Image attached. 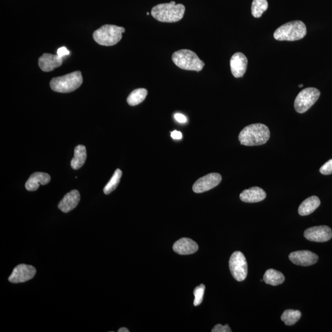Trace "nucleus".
I'll list each match as a JSON object with an SVG mask.
<instances>
[{
    "label": "nucleus",
    "mask_w": 332,
    "mask_h": 332,
    "mask_svg": "<svg viewBox=\"0 0 332 332\" xmlns=\"http://www.w3.org/2000/svg\"><path fill=\"white\" fill-rule=\"evenodd\" d=\"M270 131L265 124H252L241 130L239 140L241 145L245 146H262L268 141Z\"/></svg>",
    "instance_id": "obj_1"
},
{
    "label": "nucleus",
    "mask_w": 332,
    "mask_h": 332,
    "mask_svg": "<svg viewBox=\"0 0 332 332\" xmlns=\"http://www.w3.org/2000/svg\"><path fill=\"white\" fill-rule=\"evenodd\" d=\"M184 12L185 7L183 5L171 2L155 6L152 8L151 14L158 21L172 23L182 19Z\"/></svg>",
    "instance_id": "obj_2"
},
{
    "label": "nucleus",
    "mask_w": 332,
    "mask_h": 332,
    "mask_svg": "<svg viewBox=\"0 0 332 332\" xmlns=\"http://www.w3.org/2000/svg\"><path fill=\"white\" fill-rule=\"evenodd\" d=\"M307 33L306 25L302 21L288 22L277 28L274 33V38L278 41H294L304 38Z\"/></svg>",
    "instance_id": "obj_3"
},
{
    "label": "nucleus",
    "mask_w": 332,
    "mask_h": 332,
    "mask_svg": "<svg viewBox=\"0 0 332 332\" xmlns=\"http://www.w3.org/2000/svg\"><path fill=\"white\" fill-rule=\"evenodd\" d=\"M83 81L81 73L76 71L66 75L53 78L51 81L50 86L54 91L69 93L75 91L80 87Z\"/></svg>",
    "instance_id": "obj_4"
},
{
    "label": "nucleus",
    "mask_w": 332,
    "mask_h": 332,
    "mask_svg": "<svg viewBox=\"0 0 332 332\" xmlns=\"http://www.w3.org/2000/svg\"><path fill=\"white\" fill-rule=\"evenodd\" d=\"M124 32L123 27L105 25L93 32V38L96 42L102 46H114L121 41L122 34Z\"/></svg>",
    "instance_id": "obj_5"
},
{
    "label": "nucleus",
    "mask_w": 332,
    "mask_h": 332,
    "mask_svg": "<svg viewBox=\"0 0 332 332\" xmlns=\"http://www.w3.org/2000/svg\"><path fill=\"white\" fill-rule=\"evenodd\" d=\"M172 61L181 69L200 72L204 67L197 54L188 50H181L173 54Z\"/></svg>",
    "instance_id": "obj_6"
},
{
    "label": "nucleus",
    "mask_w": 332,
    "mask_h": 332,
    "mask_svg": "<svg viewBox=\"0 0 332 332\" xmlns=\"http://www.w3.org/2000/svg\"><path fill=\"white\" fill-rule=\"evenodd\" d=\"M319 90L314 87H308L301 91L295 99L294 107L297 112L304 113L316 103L320 97Z\"/></svg>",
    "instance_id": "obj_7"
},
{
    "label": "nucleus",
    "mask_w": 332,
    "mask_h": 332,
    "mask_svg": "<svg viewBox=\"0 0 332 332\" xmlns=\"http://www.w3.org/2000/svg\"><path fill=\"white\" fill-rule=\"evenodd\" d=\"M229 269L238 281H243L248 275V263L245 255L240 251L234 252L229 261Z\"/></svg>",
    "instance_id": "obj_8"
},
{
    "label": "nucleus",
    "mask_w": 332,
    "mask_h": 332,
    "mask_svg": "<svg viewBox=\"0 0 332 332\" xmlns=\"http://www.w3.org/2000/svg\"><path fill=\"white\" fill-rule=\"evenodd\" d=\"M222 177L218 173H211L204 176L198 179L193 186V190L196 194L209 191L218 185L221 182Z\"/></svg>",
    "instance_id": "obj_9"
},
{
    "label": "nucleus",
    "mask_w": 332,
    "mask_h": 332,
    "mask_svg": "<svg viewBox=\"0 0 332 332\" xmlns=\"http://www.w3.org/2000/svg\"><path fill=\"white\" fill-rule=\"evenodd\" d=\"M304 235L306 240L313 242H327L332 238V231L327 226H317L306 229Z\"/></svg>",
    "instance_id": "obj_10"
},
{
    "label": "nucleus",
    "mask_w": 332,
    "mask_h": 332,
    "mask_svg": "<svg viewBox=\"0 0 332 332\" xmlns=\"http://www.w3.org/2000/svg\"><path fill=\"white\" fill-rule=\"evenodd\" d=\"M36 272L33 266L21 264L14 269L9 281L15 283L27 282L35 276Z\"/></svg>",
    "instance_id": "obj_11"
},
{
    "label": "nucleus",
    "mask_w": 332,
    "mask_h": 332,
    "mask_svg": "<svg viewBox=\"0 0 332 332\" xmlns=\"http://www.w3.org/2000/svg\"><path fill=\"white\" fill-rule=\"evenodd\" d=\"M289 259L295 265L308 266L314 265L318 261L316 254L309 251H300L292 252L289 255Z\"/></svg>",
    "instance_id": "obj_12"
},
{
    "label": "nucleus",
    "mask_w": 332,
    "mask_h": 332,
    "mask_svg": "<svg viewBox=\"0 0 332 332\" xmlns=\"http://www.w3.org/2000/svg\"><path fill=\"white\" fill-rule=\"evenodd\" d=\"M248 61L246 56L241 53H235L230 60L231 71L235 78L243 77L245 75Z\"/></svg>",
    "instance_id": "obj_13"
},
{
    "label": "nucleus",
    "mask_w": 332,
    "mask_h": 332,
    "mask_svg": "<svg viewBox=\"0 0 332 332\" xmlns=\"http://www.w3.org/2000/svg\"><path fill=\"white\" fill-rule=\"evenodd\" d=\"M63 63V59L58 55L51 54H44L39 59V68L45 72H51L59 67Z\"/></svg>",
    "instance_id": "obj_14"
},
{
    "label": "nucleus",
    "mask_w": 332,
    "mask_h": 332,
    "mask_svg": "<svg viewBox=\"0 0 332 332\" xmlns=\"http://www.w3.org/2000/svg\"><path fill=\"white\" fill-rule=\"evenodd\" d=\"M199 247L195 241L189 238H183L176 241L173 246V250L180 255H190L198 251Z\"/></svg>",
    "instance_id": "obj_15"
},
{
    "label": "nucleus",
    "mask_w": 332,
    "mask_h": 332,
    "mask_svg": "<svg viewBox=\"0 0 332 332\" xmlns=\"http://www.w3.org/2000/svg\"><path fill=\"white\" fill-rule=\"evenodd\" d=\"M80 201V194L78 190L74 189L67 195L58 204V208L62 212H69L75 209Z\"/></svg>",
    "instance_id": "obj_16"
},
{
    "label": "nucleus",
    "mask_w": 332,
    "mask_h": 332,
    "mask_svg": "<svg viewBox=\"0 0 332 332\" xmlns=\"http://www.w3.org/2000/svg\"><path fill=\"white\" fill-rule=\"evenodd\" d=\"M266 197L265 191L260 187L254 186L244 190L240 195L241 200L245 203H254L262 201Z\"/></svg>",
    "instance_id": "obj_17"
},
{
    "label": "nucleus",
    "mask_w": 332,
    "mask_h": 332,
    "mask_svg": "<svg viewBox=\"0 0 332 332\" xmlns=\"http://www.w3.org/2000/svg\"><path fill=\"white\" fill-rule=\"evenodd\" d=\"M51 181L50 175L46 173L35 172L30 177L25 183V188L28 191L34 192L38 189L39 185H46Z\"/></svg>",
    "instance_id": "obj_18"
},
{
    "label": "nucleus",
    "mask_w": 332,
    "mask_h": 332,
    "mask_svg": "<svg viewBox=\"0 0 332 332\" xmlns=\"http://www.w3.org/2000/svg\"><path fill=\"white\" fill-rule=\"evenodd\" d=\"M320 201L316 196L309 197L300 204L299 208V214L302 216H306L312 214L319 208Z\"/></svg>",
    "instance_id": "obj_19"
},
{
    "label": "nucleus",
    "mask_w": 332,
    "mask_h": 332,
    "mask_svg": "<svg viewBox=\"0 0 332 332\" xmlns=\"http://www.w3.org/2000/svg\"><path fill=\"white\" fill-rule=\"evenodd\" d=\"M87 158L86 149L84 146H76L74 152V157L71 161V166L74 170H78L83 166Z\"/></svg>",
    "instance_id": "obj_20"
},
{
    "label": "nucleus",
    "mask_w": 332,
    "mask_h": 332,
    "mask_svg": "<svg viewBox=\"0 0 332 332\" xmlns=\"http://www.w3.org/2000/svg\"><path fill=\"white\" fill-rule=\"evenodd\" d=\"M263 280L267 284L276 286L284 282L285 277L282 272L273 269H269L264 274Z\"/></svg>",
    "instance_id": "obj_21"
},
{
    "label": "nucleus",
    "mask_w": 332,
    "mask_h": 332,
    "mask_svg": "<svg viewBox=\"0 0 332 332\" xmlns=\"http://www.w3.org/2000/svg\"><path fill=\"white\" fill-rule=\"evenodd\" d=\"M148 94V90L144 88L135 89L130 93L127 99V103L130 106H135L140 104L146 99Z\"/></svg>",
    "instance_id": "obj_22"
},
{
    "label": "nucleus",
    "mask_w": 332,
    "mask_h": 332,
    "mask_svg": "<svg viewBox=\"0 0 332 332\" xmlns=\"http://www.w3.org/2000/svg\"><path fill=\"white\" fill-rule=\"evenodd\" d=\"M301 316H302V314L300 311L294 310V309H288L282 314L281 320L287 325H292L299 321Z\"/></svg>",
    "instance_id": "obj_23"
},
{
    "label": "nucleus",
    "mask_w": 332,
    "mask_h": 332,
    "mask_svg": "<svg viewBox=\"0 0 332 332\" xmlns=\"http://www.w3.org/2000/svg\"><path fill=\"white\" fill-rule=\"evenodd\" d=\"M268 7L267 0H254L251 8L252 16L254 18H260L263 13L267 10Z\"/></svg>",
    "instance_id": "obj_24"
},
{
    "label": "nucleus",
    "mask_w": 332,
    "mask_h": 332,
    "mask_svg": "<svg viewBox=\"0 0 332 332\" xmlns=\"http://www.w3.org/2000/svg\"><path fill=\"white\" fill-rule=\"evenodd\" d=\"M122 177V171L120 169H116L113 177L111 178L109 182L104 187V192L106 195H109L117 188L118 184L120 183Z\"/></svg>",
    "instance_id": "obj_25"
},
{
    "label": "nucleus",
    "mask_w": 332,
    "mask_h": 332,
    "mask_svg": "<svg viewBox=\"0 0 332 332\" xmlns=\"http://www.w3.org/2000/svg\"><path fill=\"white\" fill-rule=\"evenodd\" d=\"M205 286L201 284L195 289L194 295V305L197 306L200 305L203 300L204 292H205Z\"/></svg>",
    "instance_id": "obj_26"
},
{
    "label": "nucleus",
    "mask_w": 332,
    "mask_h": 332,
    "mask_svg": "<svg viewBox=\"0 0 332 332\" xmlns=\"http://www.w3.org/2000/svg\"><path fill=\"white\" fill-rule=\"evenodd\" d=\"M319 171L323 175H327L332 174V159L331 160H328L325 164H323V165L320 167Z\"/></svg>",
    "instance_id": "obj_27"
},
{
    "label": "nucleus",
    "mask_w": 332,
    "mask_h": 332,
    "mask_svg": "<svg viewBox=\"0 0 332 332\" xmlns=\"http://www.w3.org/2000/svg\"><path fill=\"white\" fill-rule=\"evenodd\" d=\"M212 332H231V328H229L228 325H222L221 324H217L215 325L212 330Z\"/></svg>",
    "instance_id": "obj_28"
},
{
    "label": "nucleus",
    "mask_w": 332,
    "mask_h": 332,
    "mask_svg": "<svg viewBox=\"0 0 332 332\" xmlns=\"http://www.w3.org/2000/svg\"><path fill=\"white\" fill-rule=\"evenodd\" d=\"M70 55V51L67 49L65 47H61L59 48L57 52V55L60 57V58H64V56H66Z\"/></svg>",
    "instance_id": "obj_29"
},
{
    "label": "nucleus",
    "mask_w": 332,
    "mask_h": 332,
    "mask_svg": "<svg viewBox=\"0 0 332 332\" xmlns=\"http://www.w3.org/2000/svg\"><path fill=\"white\" fill-rule=\"evenodd\" d=\"M175 120L178 121V123H184L187 121V119L185 116H184L181 113H176L174 115Z\"/></svg>",
    "instance_id": "obj_30"
},
{
    "label": "nucleus",
    "mask_w": 332,
    "mask_h": 332,
    "mask_svg": "<svg viewBox=\"0 0 332 332\" xmlns=\"http://www.w3.org/2000/svg\"><path fill=\"white\" fill-rule=\"evenodd\" d=\"M171 137L175 140H180L182 138V134L180 132L177 131V130H174L171 133Z\"/></svg>",
    "instance_id": "obj_31"
},
{
    "label": "nucleus",
    "mask_w": 332,
    "mask_h": 332,
    "mask_svg": "<svg viewBox=\"0 0 332 332\" xmlns=\"http://www.w3.org/2000/svg\"><path fill=\"white\" fill-rule=\"evenodd\" d=\"M118 331V332H129V330H128V329H127L126 328L123 327V328H121L119 329V330Z\"/></svg>",
    "instance_id": "obj_32"
},
{
    "label": "nucleus",
    "mask_w": 332,
    "mask_h": 332,
    "mask_svg": "<svg viewBox=\"0 0 332 332\" xmlns=\"http://www.w3.org/2000/svg\"><path fill=\"white\" fill-rule=\"evenodd\" d=\"M303 86V84H299V87H302Z\"/></svg>",
    "instance_id": "obj_33"
},
{
    "label": "nucleus",
    "mask_w": 332,
    "mask_h": 332,
    "mask_svg": "<svg viewBox=\"0 0 332 332\" xmlns=\"http://www.w3.org/2000/svg\"><path fill=\"white\" fill-rule=\"evenodd\" d=\"M147 14L148 16H149V14H150V13H147Z\"/></svg>",
    "instance_id": "obj_34"
}]
</instances>
